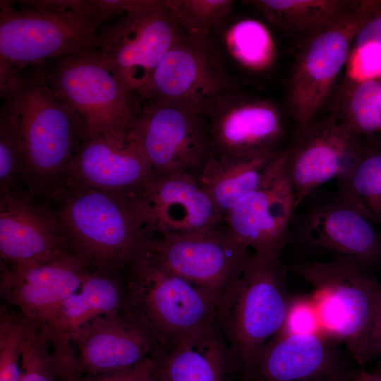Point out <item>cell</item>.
I'll return each mask as SVG.
<instances>
[{
    "instance_id": "cell-1",
    "label": "cell",
    "mask_w": 381,
    "mask_h": 381,
    "mask_svg": "<svg viewBox=\"0 0 381 381\" xmlns=\"http://www.w3.org/2000/svg\"><path fill=\"white\" fill-rule=\"evenodd\" d=\"M67 248L95 271L128 268L145 255L157 234L143 193L75 189L61 185L52 195Z\"/></svg>"
},
{
    "instance_id": "cell-2",
    "label": "cell",
    "mask_w": 381,
    "mask_h": 381,
    "mask_svg": "<svg viewBox=\"0 0 381 381\" xmlns=\"http://www.w3.org/2000/svg\"><path fill=\"white\" fill-rule=\"evenodd\" d=\"M44 64L30 66L1 83V97L16 112L25 167L33 197L51 195L85 140L77 114L47 85Z\"/></svg>"
},
{
    "instance_id": "cell-3",
    "label": "cell",
    "mask_w": 381,
    "mask_h": 381,
    "mask_svg": "<svg viewBox=\"0 0 381 381\" xmlns=\"http://www.w3.org/2000/svg\"><path fill=\"white\" fill-rule=\"evenodd\" d=\"M95 1H1L0 81L30 67L96 50Z\"/></svg>"
},
{
    "instance_id": "cell-4",
    "label": "cell",
    "mask_w": 381,
    "mask_h": 381,
    "mask_svg": "<svg viewBox=\"0 0 381 381\" xmlns=\"http://www.w3.org/2000/svg\"><path fill=\"white\" fill-rule=\"evenodd\" d=\"M128 269L122 311L148 334L156 358L195 330L217 324V303L149 253Z\"/></svg>"
},
{
    "instance_id": "cell-5",
    "label": "cell",
    "mask_w": 381,
    "mask_h": 381,
    "mask_svg": "<svg viewBox=\"0 0 381 381\" xmlns=\"http://www.w3.org/2000/svg\"><path fill=\"white\" fill-rule=\"evenodd\" d=\"M294 271L313 291L322 332L346 345L361 365L372 358L373 339L381 313V285L352 260H306Z\"/></svg>"
},
{
    "instance_id": "cell-6",
    "label": "cell",
    "mask_w": 381,
    "mask_h": 381,
    "mask_svg": "<svg viewBox=\"0 0 381 381\" xmlns=\"http://www.w3.org/2000/svg\"><path fill=\"white\" fill-rule=\"evenodd\" d=\"M280 256L253 253L218 306L217 323L246 374L282 330L290 301Z\"/></svg>"
},
{
    "instance_id": "cell-7",
    "label": "cell",
    "mask_w": 381,
    "mask_h": 381,
    "mask_svg": "<svg viewBox=\"0 0 381 381\" xmlns=\"http://www.w3.org/2000/svg\"><path fill=\"white\" fill-rule=\"evenodd\" d=\"M44 73L53 92L80 119L85 140L129 141L137 100L104 64L97 49L49 60Z\"/></svg>"
},
{
    "instance_id": "cell-8",
    "label": "cell",
    "mask_w": 381,
    "mask_h": 381,
    "mask_svg": "<svg viewBox=\"0 0 381 381\" xmlns=\"http://www.w3.org/2000/svg\"><path fill=\"white\" fill-rule=\"evenodd\" d=\"M181 32L167 0H151L102 25L97 51L104 64L136 98Z\"/></svg>"
},
{
    "instance_id": "cell-9",
    "label": "cell",
    "mask_w": 381,
    "mask_h": 381,
    "mask_svg": "<svg viewBox=\"0 0 381 381\" xmlns=\"http://www.w3.org/2000/svg\"><path fill=\"white\" fill-rule=\"evenodd\" d=\"M238 91L209 39L190 37L182 30L136 99L138 104H179L205 116L218 98Z\"/></svg>"
},
{
    "instance_id": "cell-10",
    "label": "cell",
    "mask_w": 381,
    "mask_h": 381,
    "mask_svg": "<svg viewBox=\"0 0 381 381\" xmlns=\"http://www.w3.org/2000/svg\"><path fill=\"white\" fill-rule=\"evenodd\" d=\"M371 4L372 1H358L341 18L304 42L287 97L296 131L310 124L324 105Z\"/></svg>"
},
{
    "instance_id": "cell-11",
    "label": "cell",
    "mask_w": 381,
    "mask_h": 381,
    "mask_svg": "<svg viewBox=\"0 0 381 381\" xmlns=\"http://www.w3.org/2000/svg\"><path fill=\"white\" fill-rule=\"evenodd\" d=\"M147 252L207 293L217 306L253 253L224 224L197 232L156 234Z\"/></svg>"
},
{
    "instance_id": "cell-12",
    "label": "cell",
    "mask_w": 381,
    "mask_h": 381,
    "mask_svg": "<svg viewBox=\"0 0 381 381\" xmlns=\"http://www.w3.org/2000/svg\"><path fill=\"white\" fill-rule=\"evenodd\" d=\"M130 138L141 147L153 171L197 175L211 152L205 116L181 104H139Z\"/></svg>"
},
{
    "instance_id": "cell-13",
    "label": "cell",
    "mask_w": 381,
    "mask_h": 381,
    "mask_svg": "<svg viewBox=\"0 0 381 381\" xmlns=\"http://www.w3.org/2000/svg\"><path fill=\"white\" fill-rule=\"evenodd\" d=\"M365 147L360 136L341 124L336 117L313 121L296 131L285 150L286 169L297 208L317 188L349 173Z\"/></svg>"
},
{
    "instance_id": "cell-14",
    "label": "cell",
    "mask_w": 381,
    "mask_h": 381,
    "mask_svg": "<svg viewBox=\"0 0 381 381\" xmlns=\"http://www.w3.org/2000/svg\"><path fill=\"white\" fill-rule=\"evenodd\" d=\"M295 209L284 150L267 179L242 198L223 223L232 236L253 253L280 256Z\"/></svg>"
},
{
    "instance_id": "cell-15",
    "label": "cell",
    "mask_w": 381,
    "mask_h": 381,
    "mask_svg": "<svg viewBox=\"0 0 381 381\" xmlns=\"http://www.w3.org/2000/svg\"><path fill=\"white\" fill-rule=\"evenodd\" d=\"M211 152L235 157H253L279 152L285 126L273 103L239 91L218 98L208 109Z\"/></svg>"
},
{
    "instance_id": "cell-16",
    "label": "cell",
    "mask_w": 381,
    "mask_h": 381,
    "mask_svg": "<svg viewBox=\"0 0 381 381\" xmlns=\"http://www.w3.org/2000/svg\"><path fill=\"white\" fill-rule=\"evenodd\" d=\"M79 255L64 250L39 261L5 265L1 291L25 318L47 324L60 305L77 291L90 272Z\"/></svg>"
},
{
    "instance_id": "cell-17",
    "label": "cell",
    "mask_w": 381,
    "mask_h": 381,
    "mask_svg": "<svg viewBox=\"0 0 381 381\" xmlns=\"http://www.w3.org/2000/svg\"><path fill=\"white\" fill-rule=\"evenodd\" d=\"M153 170L140 145L130 138L119 144L105 138L83 141L61 185L75 189L143 193Z\"/></svg>"
},
{
    "instance_id": "cell-18",
    "label": "cell",
    "mask_w": 381,
    "mask_h": 381,
    "mask_svg": "<svg viewBox=\"0 0 381 381\" xmlns=\"http://www.w3.org/2000/svg\"><path fill=\"white\" fill-rule=\"evenodd\" d=\"M67 249L55 212L37 202L28 192L1 193V262L44 260Z\"/></svg>"
},
{
    "instance_id": "cell-19",
    "label": "cell",
    "mask_w": 381,
    "mask_h": 381,
    "mask_svg": "<svg viewBox=\"0 0 381 381\" xmlns=\"http://www.w3.org/2000/svg\"><path fill=\"white\" fill-rule=\"evenodd\" d=\"M124 298L125 291L108 273L90 272L80 288L60 305L45 324L63 381H73L78 377V358L71 342L73 334L95 318L121 311Z\"/></svg>"
},
{
    "instance_id": "cell-20",
    "label": "cell",
    "mask_w": 381,
    "mask_h": 381,
    "mask_svg": "<svg viewBox=\"0 0 381 381\" xmlns=\"http://www.w3.org/2000/svg\"><path fill=\"white\" fill-rule=\"evenodd\" d=\"M71 342L77 349L78 377L130 368L155 352L148 334L122 310L94 318Z\"/></svg>"
},
{
    "instance_id": "cell-21",
    "label": "cell",
    "mask_w": 381,
    "mask_h": 381,
    "mask_svg": "<svg viewBox=\"0 0 381 381\" xmlns=\"http://www.w3.org/2000/svg\"><path fill=\"white\" fill-rule=\"evenodd\" d=\"M143 194L152 210L157 234L197 232L224 224L197 175L153 171Z\"/></svg>"
},
{
    "instance_id": "cell-22",
    "label": "cell",
    "mask_w": 381,
    "mask_h": 381,
    "mask_svg": "<svg viewBox=\"0 0 381 381\" xmlns=\"http://www.w3.org/2000/svg\"><path fill=\"white\" fill-rule=\"evenodd\" d=\"M327 337L277 335L246 374L252 381H334L344 375Z\"/></svg>"
},
{
    "instance_id": "cell-23",
    "label": "cell",
    "mask_w": 381,
    "mask_h": 381,
    "mask_svg": "<svg viewBox=\"0 0 381 381\" xmlns=\"http://www.w3.org/2000/svg\"><path fill=\"white\" fill-rule=\"evenodd\" d=\"M301 237L308 244L365 267L381 253L380 236L373 222L340 198L312 210L306 217Z\"/></svg>"
},
{
    "instance_id": "cell-24",
    "label": "cell",
    "mask_w": 381,
    "mask_h": 381,
    "mask_svg": "<svg viewBox=\"0 0 381 381\" xmlns=\"http://www.w3.org/2000/svg\"><path fill=\"white\" fill-rule=\"evenodd\" d=\"M156 360L159 381H226L235 362L217 324L190 333Z\"/></svg>"
},
{
    "instance_id": "cell-25",
    "label": "cell",
    "mask_w": 381,
    "mask_h": 381,
    "mask_svg": "<svg viewBox=\"0 0 381 381\" xmlns=\"http://www.w3.org/2000/svg\"><path fill=\"white\" fill-rule=\"evenodd\" d=\"M282 151L253 157L210 152L198 178L224 220L244 196L259 187L276 167Z\"/></svg>"
},
{
    "instance_id": "cell-26",
    "label": "cell",
    "mask_w": 381,
    "mask_h": 381,
    "mask_svg": "<svg viewBox=\"0 0 381 381\" xmlns=\"http://www.w3.org/2000/svg\"><path fill=\"white\" fill-rule=\"evenodd\" d=\"M358 1L344 0H250L253 6L269 23L286 34L307 39L330 25L346 13Z\"/></svg>"
},
{
    "instance_id": "cell-27",
    "label": "cell",
    "mask_w": 381,
    "mask_h": 381,
    "mask_svg": "<svg viewBox=\"0 0 381 381\" xmlns=\"http://www.w3.org/2000/svg\"><path fill=\"white\" fill-rule=\"evenodd\" d=\"M339 183L341 199L372 222L381 220V147L365 148L359 160Z\"/></svg>"
},
{
    "instance_id": "cell-28",
    "label": "cell",
    "mask_w": 381,
    "mask_h": 381,
    "mask_svg": "<svg viewBox=\"0 0 381 381\" xmlns=\"http://www.w3.org/2000/svg\"><path fill=\"white\" fill-rule=\"evenodd\" d=\"M350 87L341 116L336 119L359 136L381 131V80H355Z\"/></svg>"
},
{
    "instance_id": "cell-29",
    "label": "cell",
    "mask_w": 381,
    "mask_h": 381,
    "mask_svg": "<svg viewBox=\"0 0 381 381\" xmlns=\"http://www.w3.org/2000/svg\"><path fill=\"white\" fill-rule=\"evenodd\" d=\"M25 183V167L18 116L6 102L0 113L1 193L19 190Z\"/></svg>"
},
{
    "instance_id": "cell-30",
    "label": "cell",
    "mask_w": 381,
    "mask_h": 381,
    "mask_svg": "<svg viewBox=\"0 0 381 381\" xmlns=\"http://www.w3.org/2000/svg\"><path fill=\"white\" fill-rule=\"evenodd\" d=\"M181 28L190 37L209 39L210 32L231 13V0H167Z\"/></svg>"
},
{
    "instance_id": "cell-31",
    "label": "cell",
    "mask_w": 381,
    "mask_h": 381,
    "mask_svg": "<svg viewBox=\"0 0 381 381\" xmlns=\"http://www.w3.org/2000/svg\"><path fill=\"white\" fill-rule=\"evenodd\" d=\"M25 319L26 329L19 381L61 380L53 356L50 336L46 325Z\"/></svg>"
},
{
    "instance_id": "cell-32",
    "label": "cell",
    "mask_w": 381,
    "mask_h": 381,
    "mask_svg": "<svg viewBox=\"0 0 381 381\" xmlns=\"http://www.w3.org/2000/svg\"><path fill=\"white\" fill-rule=\"evenodd\" d=\"M26 319L21 314L1 310L0 381H19Z\"/></svg>"
},
{
    "instance_id": "cell-33",
    "label": "cell",
    "mask_w": 381,
    "mask_h": 381,
    "mask_svg": "<svg viewBox=\"0 0 381 381\" xmlns=\"http://www.w3.org/2000/svg\"><path fill=\"white\" fill-rule=\"evenodd\" d=\"M230 47L238 60L250 67H262L272 52L270 36L265 28L254 20L236 25L229 35Z\"/></svg>"
},
{
    "instance_id": "cell-34",
    "label": "cell",
    "mask_w": 381,
    "mask_h": 381,
    "mask_svg": "<svg viewBox=\"0 0 381 381\" xmlns=\"http://www.w3.org/2000/svg\"><path fill=\"white\" fill-rule=\"evenodd\" d=\"M323 334L315 305L312 298L290 301L283 327L277 335Z\"/></svg>"
},
{
    "instance_id": "cell-35",
    "label": "cell",
    "mask_w": 381,
    "mask_h": 381,
    "mask_svg": "<svg viewBox=\"0 0 381 381\" xmlns=\"http://www.w3.org/2000/svg\"><path fill=\"white\" fill-rule=\"evenodd\" d=\"M73 381H159L157 362L152 356L130 368L96 375H83Z\"/></svg>"
},
{
    "instance_id": "cell-36",
    "label": "cell",
    "mask_w": 381,
    "mask_h": 381,
    "mask_svg": "<svg viewBox=\"0 0 381 381\" xmlns=\"http://www.w3.org/2000/svg\"><path fill=\"white\" fill-rule=\"evenodd\" d=\"M367 45L381 49V1H373L369 12L354 39L353 50Z\"/></svg>"
},
{
    "instance_id": "cell-37",
    "label": "cell",
    "mask_w": 381,
    "mask_h": 381,
    "mask_svg": "<svg viewBox=\"0 0 381 381\" xmlns=\"http://www.w3.org/2000/svg\"><path fill=\"white\" fill-rule=\"evenodd\" d=\"M150 1L151 0L95 1L97 19L102 26L106 21L141 8Z\"/></svg>"
},
{
    "instance_id": "cell-38",
    "label": "cell",
    "mask_w": 381,
    "mask_h": 381,
    "mask_svg": "<svg viewBox=\"0 0 381 381\" xmlns=\"http://www.w3.org/2000/svg\"><path fill=\"white\" fill-rule=\"evenodd\" d=\"M349 381H381V370L377 373L361 370L358 374L351 376Z\"/></svg>"
},
{
    "instance_id": "cell-39",
    "label": "cell",
    "mask_w": 381,
    "mask_h": 381,
    "mask_svg": "<svg viewBox=\"0 0 381 381\" xmlns=\"http://www.w3.org/2000/svg\"><path fill=\"white\" fill-rule=\"evenodd\" d=\"M379 355H381V313L377 325L371 351L372 358Z\"/></svg>"
},
{
    "instance_id": "cell-40",
    "label": "cell",
    "mask_w": 381,
    "mask_h": 381,
    "mask_svg": "<svg viewBox=\"0 0 381 381\" xmlns=\"http://www.w3.org/2000/svg\"><path fill=\"white\" fill-rule=\"evenodd\" d=\"M350 377L351 376L349 375H345L339 379H337L336 380H334V381H349L350 380Z\"/></svg>"
}]
</instances>
